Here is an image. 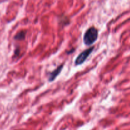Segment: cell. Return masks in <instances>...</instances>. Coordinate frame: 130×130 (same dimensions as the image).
Returning <instances> with one entry per match:
<instances>
[{"label":"cell","instance_id":"4","mask_svg":"<svg viewBox=\"0 0 130 130\" xmlns=\"http://www.w3.org/2000/svg\"><path fill=\"white\" fill-rule=\"evenodd\" d=\"M25 34H26V32L24 31H22L18 32L15 36V40H24L25 37Z\"/></svg>","mask_w":130,"mask_h":130},{"label":"cell","instance_id":"1","mask_svg":"<svg viewBox=\"0 0 130 130\" xmlns=\"http://www.w3.org/2000/svg\"><path fill=\"white\" fill-rule=\"evenodd\" d=\"M98 37V31L97 28L91 27L86 30L83 37V41L86 46H91L95 42Z\"/></svg>","mask_w":130,"mask_h":130},{"label":"cell","instance_id":"3","mask_svg":"<svg viewBox=\"0 0 130 130\" xmlns=\"http://www.w3.org/2000/svg\"><path fill=\"white\" fill-rule=\"evenodd\" d=\"M63 67H64V64H62L58 66V67L57 68H56L55 70H53V71L49 74L48 81H49V82H52L55 79H56V77L59 75L60 73H61Z\"/></svg>","mask_w":130,"mask_h":130},{"label":"cell","instance_id":"2","mask_svg":"<svg viewBox=\"0 0 130 130\" xmlns=\"http://www.w3.org/2000/svg\"><path fill=\"white\" fill-rule=\"evenodd\" d=\"M93 49L94 46H91V47L89 48L88 49L82 51L81 53H79L78 55V56L77 57V58H76V60H75V64H76V65H79L82 64L86 61V60L87 59L88 57H89V55L92 53Z\"/></svg>","mask_w":130,"mask_h":130}]
</instances>
